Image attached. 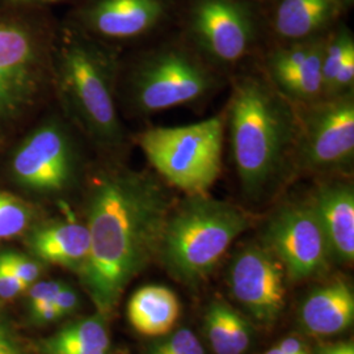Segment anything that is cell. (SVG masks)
Listing matches in <instances>:
<instances>
[{
	"instance_id": "33",
	"label": "cell",
	"mask_w": 354,
	"mask_h": 354,
	"mask_svg": "<svg viewBox=\"0 0 354 354\" xmlns=\"http://www.w3.org/2000/svg\"><path fill=\"white\" fill-rule=\"evenodd\" d=\"M12 6H32V4H46V3H55L59 0H3Z\"/></svg>"
},
{
	"instance_id": "30",
	"label": "cell",
	"mask_w": 354,
	"mask_h": 354,
	"mask_svg": "<svg viewBox=\"0 0 354 354\" xmlns=\"http://www.w3.org/2000/svg\"><path fill=\"white\" fill-rule=\"evenodd\" d=\"M314 354H354L353 342H340L320 345L314 351Z\"/></svg>"
},
{
	"instance_id": "14",
	"label": "cell",
	"mask_w": 354,
	"mask_h": 354,
	"mask_svg": "<svg viewBox=\"0 0 354 354\" xmlns=\"http://www.w3.org/2000/svg\"><path fill=\"white\" fill-rule=\"evenodd\" d=\"M163 15L162 0H95L84 17L89 29L102 37L130 39L150 32Z\"/></svg>"
},
{
	"instance_id": "12",
	"label": "cell",
	"mask_w": 354,
	"mask_h": 354,
	"mask_svg": "<svg viewBox=\"0 0 354 354\" xmlns=\"http://www.w3.org/2000/svg\"><path fill=\"white\" fill-rule=\"evenodd\" d=\"M192 37L215 64L239 62L248 53L254 24L238 0H196L190 12Z\"/></svg>"
},
{
	"instance_id": "15",
	"label": "cell",
	"mask_w": 354,
	"mask_h": 354,
	"mask_svg": "<svg viewBox=\"0 0 354 354\" xmlns=\"http://www.w3.org/2000/svg\"><path fill=\"white\" fill-rule=\"evenodd\" d=\"M302 328L311 336L327 337L349 328L354 320L352 288L336 281L313 291L301 307Z\"/></svg>"
},
{
	"instance_id": "1",
	"label": "cell",
	"mask_w": 354,
	"mask_h": 354,
	"mask_svg": "<svg viewBox=\"0 0 354 354\" xmlns=\"http://www.w3.org/2000/svg\"><path fill=\"white\" fill-rule=\"evenodd\" d=\"M172 200L150 172L99 177L88 206L89 251L82 279L100 315L109 314L129 282L159 256Z\"/></svg>"
},
{
	"instance_id": "20",
	"label": "cell",
	"mask_w": 354,
	"mask_h": 354,
	"mask_svg": "<svg viewBox=\"0 0 354 354\" xmlns=\"http://www.w3.org/2000/svg\"><path fill=\"white\" fill-rule=\"evenodd\" d=\"M327 38L317 37L314 48L290 75L274 84L279 93L290 102L308 105L323 99L322 64Z\"/></svg>"
},
{
	"instance_id": "10",
	"label": "cell",
	"mask_w": 354,
	"mask_h": 354,
	"mask_svg": "<svg viewBox=\"0 0 354 354\" xmlns=\"http://www.w3.org/2000/svg\"><path fill=\"white\" fill-rule=\"evenodd\" d=\"M77 158L74 143L61 124L48 122L29 134L12 156L16 181L39 192H58L71 183Z\"/></svg>"
},
{
	"instance_id": "34",
	"label": "cell",
	"mask_w": 354,
	"mask_h": 354,
	"mask_svg": "<svg viewBox=\"0 0 354 354\" xmlns=\"http://www.w3.org/2000/svg\"><path fill=\"white\" fill-rule=\"evenodd\" d=\"M263 354H286L283 353L281 349H279V346L276 345V346H273V348H270V349H268L266 351V353Z\"/></svg>"
},
{
	"instance_id": "21",
	"label": "cell",
	"mask_w": 354,
	"mask_h": 354,
	"mask_svg": "<svg viewBox=\"0 0 354 354\" xmlns=\"http://www.w3.org/2000/svg\"><path fill=\"white\" fill-rule=\"evenodd\" d=\"M111 339L102 315L86 317L61 329L44 344L46 354H61L76 351H109Z\"/></svg>"
},
{
	"instance_id": "18",
	"label": "cell",
	"mask_w": 354,
	"mask_h": 354,
	"mask_svg": "<svg viewBox=\"0 0 354 354\" xmlns=\"http://www.w3.org/2000/svg\"><path fill=\"white\" fill-rule=\"evenodd\" d=\"M342 4V0H281L274 29L279 37L292 42L317 37L335 20Z\"/></svg>"
},
{
	"instance_id": "6",
	"label": "cell",
	"mask_w": 354,
	"mask_h": 354,
	"mask_svg": "<svg viewBox=\"0 0 354 354\" xmlns=\"http://www.w3.org/2000/svg\"><path fill=\"white\" fill-rule=\"evenodd\" d=\"M215 86V76L190 53L177 48L152 51L130 75V100L138 113L165 112L198 102Z\"/></svg>"
},
{
	"instance_id": "28",
	"label": "cell",
	"mask_w": 354,
	"mask_h": 354,
	"mask_svg": "<svg viewBox=\"0 0 354 354\" xmlns=\"http://www.w3.org/2000/svg\"><path fill=\"white\" fill-rule=\"evenodd\" d=\"M53 304L59 317H66L75 311L76 307L79 306V298L75 290H73L67 285H64L61 290L57 292Z\"/></svg>"
},
{
	"instance_id": "24",
	"label": "cell",
	"mask_w": 354,
	"mask_h": 354,
	"mask_svg": "<svg viewBox=\"0 0 354 354\" xmlns=\"http://www.w3.org/2000/svg\"><path fill=\"white\" fill-rule=\"evenodd\" d=\"M149 354H205V351L193 330L181 328L153 342Z\"/></svg>"
},
{
	"instance_id": "32",
	"label": "cell",
	"mask_w": 354,
	"mask_h": 354,
	"mask_svg": "<svg viewBox=\"0 0 354 354\" xmlns=\"http://www.w3.org/2000/svg\"><path fill=\"white\" fill-rule=\"evenodd\" d=\"M32 315L35 317V320L39 322V323H48V322H53V320L59 317L53 302L42 304V306H38L36 308H33Z\"/></svg>"
},
{
	"instance_id": "17",
	"label": "cell",
	"mask_w": 354,
	"mask_h": 354,
	"mask_svg": "<svg viewBox=\"0 0 354 354\" xmlns=\"http://www.w3.org/2000/svg\"><path fill=\"white\" fill-rule=\"evenodd\" d=\"M30 245L44 261L80 272L88 256V227L77 222L53 223L36 231Z\"/></svg>"
},
{
	"instance_id": "26",
	"label": "cell",
	"mask_w": 354,
	"mask_h": 354,
	"mask_svg": "<svg viewBox=\"0 0 354 354\" xmlns=\"http://www.w3.org/2000/svg\"><path fill=\"white\" fill-rule=\"evenodd\" d=\"M4 254L10 266H12L15 273L26 283V286H29L32 282H35L38 279L39 266L37 263L32 261L24 254H17V253H4Z\"/></svg>"
},
{
	"instance_id": "19",
	"label": "cell",
	"mask_w": 354,
	"mask_h": 354,
	"mask_svg": "<svg viewBox=\"0 0 354 354\" xmlns=\"http://www.w3.org/2000/svg\"><path fill=\"white\" fill-rule=\"evenodd\" d=\"M205 330L215 354H244L251 345L250 322L222 301L209 304Z\"/></svg>"
},
{
	"instance_id": "29",
	"label": "cell",
	"mask_w": 354,
	"mask_h": 354,
	"mask_svg": "<svg viewBox=\"0 0 354 354\" xmlns=\"http://www.w3.org/2000/svg\"><path fill=\"white\" fill-rule=\"evenodd\" d=\"M0 354H26L10 326L0 317Z\"/></svg>"
},
{
	"instance_id": "25",
	"label": "cell",
	"mask_w": 354,
	"mask_h": 354,
	"mask_svg": "<svg viewBox=\"0 0 354 354\" xmlns=\"http://www.w3.org/2000/svg\"><path fill=\"white\" fill-rule=\"evenodd\" d=\"M26 283L19 279L12 266H10L6 254H0V297L4 299H11L26 290Z\"/></svg>"
},
{
	"instance_id": "35",
	"label": "cell",
	"mask_w": 354,
	"mask_h": 354,
	"mask_svg": "<svg viewBox=\"0 0 354 354\" xmlns=\"http://www.w3.org/2000/svg\"><path fill=\"white\" fill-rule=\"evenodd\" d=\"M352 1H353V0H342V3H344V4H351Z\"/></svg>"
},
{
	"instance_id": "8",
	"label": "cell",
	"mask_w": 354,
	"mask_h": 354,
	"mask_svg": "<svg viewBox=\"0 0 354 354\" xmlns=\"http://www.w3.org/2000/svg\"><path fill=\"white\" fill-rule=\"evenodd\" d=\"M263 244L295 281L323 274L332 260L328 243L310 203L281 207L266 225Z\"/></svg>"
},
{
	"instance_id": "7",
	"label": "cell",
	"mask_w": 354,
	"mask_h": 354,
	"mask_svg": "<svg viewBox=\"0 0 354 354\" xmlns=\"http://www.w3.org/2000/svg\"><path fill=\"white\" fill-rule=\"evenodd\" d=\"M304 106V113L297 118L294 150L299 165L311 172L348 169L354 158L353 93Z\"/></svg>"
},
{
	"instance_id": "11",
	"label": "cell",
	"mask_w": 354,
	"mask_h": 354,
	"mask_svg": "<svg viewBox=\"0 0 354 354\" xmlns=\"http://www.w3.org/2000/svg\"><path fill=\"white\" fill-rule=\"evenodd\" d=\"M231 294L261 324H273L285 306V269L264 244L245 245L228 272Z\"/></svg>"
},
{
	"instance_id": "16",
	"label": "cell",
	"mask_w": 354,
	"mask_h": 354,
	"mask_svg": "<svg viewBox=\"0 0 354 354\" xmlns=\"http://www.w3.org/2000/svg\"><path fill=\"white\" fill-rule=\"evenodd\" d=\"M180 317L176 294L160 285L143 286L127 304V319L133 328L143 336H165Z\"/></svg>"
},
{
	"instance_id": "23",
	"label": "cell",
	"mask_w": 354,
	"mask_h": 354,
	"mask_svg": "<svg viewBox=\"0 0 354 354\" xmlns=\"http://www.w3.org/2000/svg\"><path fill=\"white\" fill-rule=\"evenodd\" d=\"M29 219L30 213L24 203L0 192V239H8L21 234Z\"/></svg>"
},
{
	"instance_id": "4",
	"label": "cell",
	"mask_w": 354,
	"mask_h": 354,
	"mask_svg": "<svg viewBox=\"0 0 354 354\" xmlns=\"http://www.w3.org/2000/svg\"><path fill=\"white\" fill-rule=\"evenodd\" d=\"M115 66L97 46L71 39L58 58V84L64 106L92 140L106 147L122 142L114 102Z\"/></svg>"
},
{
	"instance_id": "31",
	"label": "cell",
	"mask_w": 354,
	"mask_h": 354,
	"mask_svg": "<svg viewBox=\"0 0 354 354\" xmlns=\"http://www.w3.org/2000/svg\"><path fill=\"white\" fill-rule=\"evenodd\" d=\"M279 349L286 354H310L307 346L298 337H286L277 344Z\"/></svg>"
},
{
	"instance_id": "5",
	"label": "cell",
	"mask_w": 354,
	"mask_h": 354,
	"mask_svg": "<svg viewBox=\"0 0 354 354\" xmlns=\"http://www.w3.org/2000/svg\"><path fill=\"white\" fill-rule=\"evenodd\" d=\"M223 121L210 117L184 127H151L138 138L158 175L188 196H203L221 175Z\"/></svg>"
},
{
	"instance_id": "2",
	"label": "cell",
	"mask_w": 354,
	"mask_h": 354,
	"mask_svg": "<svg viewBox=\"0 0 354 354\" xmlns=\"http://www.w3.org/2000/svg\"><path fill=\"white\" fill-rule=\"evenodd\" d=\"M297 113L272 84L243 76L228 105V133L241 189L257 197L279 180L295 150Z\"/></svg>"
},
{
	"instance_id": "13",
	"label": "cell",
	"mask_w": 354,
	"mask_h": 354,
	"mask_svg": "<svg viewBox=\"0 0 354 354\" xmlns=\"http://www.w3.org/2000/svg\"><path fill=\"white\" fill-rule=\"evenodd\" d=\"M311 207L328 243L332 260H354V189L351 183L332 181L317 188Z\"/></svg>"
},
{
	"instance_id": "27",
	"label": "cell",
	"mask_w": 354,
	"mask_h": 354,
	"mask_svg": "<svg viewBox=\"0 0 354 354\" xmlns=\"http://www.w3.org/2000/svg\"><path fill=\"white\" fill-rule=\"evenodd\" d=\"M64 283L58 281H48V282H39L32 291H30V307L32 310L38 306L45 304H50L54 301L57 292L61 290Z\"/></svg>"
},
{
	"instance_id": "9",
	"label": "cell",
	"mask_w": 354,
	"mask_h": 354,
	"mask_svg": "<svg viewBox=\"0 0 354 354\" xmlns=\"http://www.w3.org/2000/svg\"><path fill=\"white\" fill-rule=\"evenodd\" d=\"M42 79L37 38L28 26L0 19V122L28 108Z\"/></svg>"
},
{
	"instance_id": "22",
	"label": "cell",
	"mask_w": 354,
	"mask_h": 354,
	"mask_svg": "<svg viewBox=\"0 0 354 354\" xmlns=\"http://www.w3.org/2000/svg\"><path fill=\"white\" fill-rule=\"evenodd\" d=\"M354 49V39L351 30L342 28L332 37L327 38L323 64H322V82H323V99H327L333 86L335 76L346 54Z\"/></svg>"
},
{
	"instance_id": "3",
	"label": "cell",
	"mask_w": 354,
	"mask_h": 354,
	"mask_svg": "<svg viewBox=\"0 0 354 354\" xmlns=\"http://www.w3.org/2000/svg\"><path fill=\"white\" fill-rule=\"evenodd\" d=\"M248 226V215L238 206L206 194L188 196L169 212L158 257L172 277L194 285L213 272Z\"/></svg>"
}]
</instances>
